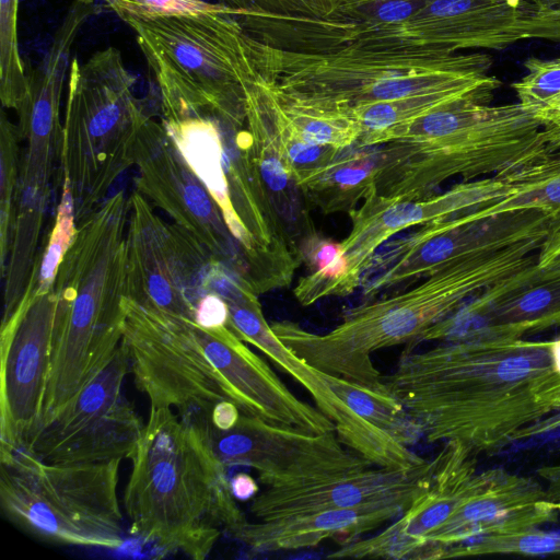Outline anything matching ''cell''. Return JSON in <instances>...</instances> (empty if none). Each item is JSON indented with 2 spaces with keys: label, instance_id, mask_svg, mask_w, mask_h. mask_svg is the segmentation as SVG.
<instances>
[{
  "label": "cell",
  "instance_id": "obj_19",
  "mask_svg": "<svg viewBox=\"0 0 560 560\" xmlns=\"http://www.w3.org/2000/svg\"><path fill=\"white\" fill-rule=\"evenodd\" d=\"M479 479L475 454L458 442H444L433 458L427 491L380 533L340 546L327 557L415 560L428 536L474 493Z\"/></svg>",
  "mask_w": 560,
  "mask_h": 560
},
{
  "label": "cell",
  "instance_id": "obj_4",
  "mask_svg": "<svg viewBox=\"0 0 560 560\" xmlns=\"http://www.w3.org/2000/svg\"><path fill=\"white\" fill-rule=\"evenodd\" d=\"M128 215L129 197L118 190L75 222L54 282L51 363L39 424L100 373L121 343Z\"/></svg>",
  "mask_w": 560,
  "mask_h": 560
},
{
  "label": "cell",
  "instance_id": "obj_46",
  "mask_svg": "<svg viewBox=\"0 0 560 560\" xmlns=\"http://www.w3.org/2000/svg\"><path fill=\"white\" fill-rule=\"evenodd\" d=\"M549 351L555 371L560 375V338L549 341Z\"/></svg>",
  "mask_w": 560,
  "mask_h": 560
},
{
  "label": "cell",
  "instance_id": "obj_40",
  "mask_svg": "<svg viewBox=\"0 0 560 560\" xmlns=\"http://www.w3.org/2000/svg\"><path fill=\"white\" fill-rule=\"evenodd\" d=\"M536 266L542 282H560V208L552 212Z\"/></svg>",
  "mask_w": 560,
  "mask_h": 560
},
{
  "label": "cell",
  "instance_id": "obj_15",
  "mask_svg": "<svg viewBox=\"0 0 560 560\" xmlns=\"http://www.w3.org/2000/svg\"><path fill=\"white\" fill-rule=\"evenodd\" d=\"M553 211L526 209L463 222L452 217L423 224L415 233L386 243L363 283V294L427 277L462 257L489 254L545 237Z\"/></svg>",
  "mask_w": 560,
  "mask_h": 560
},
{
  "label": "cell",
  "instance_id": "obj_42",
  "mask_svg": "<svg viewBox=\"0 0 560 560\" xmlns=\"http://www.w3.org/2000/svg\"><path fill=\"white\" fill-rule=\"evenodd\" d=\"M536 398L551 411L560 409V375L556 371L547 375L538 385Z\"/></svg>",
  "mask_w": 560,
  "mask_h": 560
},
{
  "label": "cell",
  "instance_id": "obj_1",
  "mask_svg": "<svg viewBox=\"0 0 560 560\" xmlns=\"http://www.w3.org/2000/svg\"><path fill=\"white\" fill-rule=\"evenodd\" d=\"M552 372L549 341L483 330L425 351L407 347L384 382L429 443L477 454L533 435L551 411L536 389Z\"/></svg>",
  "mask_w": 560,
  "mask_h": 560
},
{
  "label": "cell",
  "instance_id": "obj_7",
  "mask_svg": "<svg viewBox=\"0 0 560 560\" xmlns=\"http://www.w3.org/2000/svg\"><path fill=\"white\" fill-rule=\"evenodd\" d=\"M492 59L481 52H441L343 45L296 52L262 43V74L284 90L330 106L353 108L413 94L471 89L495 93Z\"/></svg>",
  "mask_w": 560,
  "mask_h": 560
},
{
  "label": "cell",
  "instance_id": "obj_8",
  "mask_svg": "<svg viewBox=\"0 0 560 560\" xmlns=\"http://www.w3.org/2000/svg\"><path fill=\"white\" fill-rule=\"evenodd\" d=\"M136 77L109 46L70 66L58 179L72 195L75 222L98 206L135 165L150 117L135 94Z\"/></svg>",
  "mask_w": 560,
  "mask_h": 560
},
{
  "label": "cell",
  "instance_id": "obj_31",
  "mask_svg": "<svg viewBox=\"0 0 560 560\" xmlns=\"http://www.w3.org/2000/svg\"><path fill=\"white\" fill-rule=\"evenodd\" d=\"M298 254L308 269L293 289L301 305L308 306L327 296L348 295L349 261L341 243L314 231L299 242Z\"/></svg>",
  "mask_w": 560,
  "mask_h": 560
},
{
  "label": "cell",
  "instance_id": "obj_25",
  "mask_svg": "<svg viewBox=\"0 0 560 560\" xmlns=\"http://www.w3.org/2000/svg\"><path fill=\"white\" fill-rule=\"evenodd\" d=\"M422 493L393 497L357 508L324 510L268 521L247 520L230 536L255 552L316 547L328 539L343 546L393 522Z\"/></svg>",
  "mask_w": 560,
  "mask_h": 560
},
{
  "label": "cell",
  "instance_id": "obj_47",
  "mask_svg": "<svg viewBox=\"0 0 560 560\" xmlns=\"http://www.w3.org/2000/svg\"><path fill=\"white\" fill-rule=\"evenodd\" d=\"M545 132L551 150L560 152V130H545Z\"/></svg>",
  "mask_w": 560,
  "mask_h": 560
},
{
  "label": "cell",
  "instance_id": "obj_33",
  "mask_svg": "<svg viewBox=\"0 0 560 560\" xmlns=\"http://www.w3.org/2000/svg\"><path fill=\"white\" fill-rule=\"evenodd\" d=\"M19 0H0V97L4 107L19 110L28 90V72L18 45Z\"/></svg>",
  "mask_w": 560,
  "mask_h": 560
},
{
  "label": "cell",
  "instance_id": "obj_20",
  "mask_svg": "<svg viewBox=\"0 0 560 560\" xmlns=\"http://www.w3.org/2000/svg\"><path fill=\"white\" fill-rule=\"evenodd\" d=\"M558 511L560 502L530 478L500 469L480 472L474 493L428 536L415 560L441 559L446 549L476 537L533 530Z\"/></svg>",
  "mask_w": 560,
  "mask_h": 560
},
{
  "label": "cell",
  "instance_id": "obj_12",
  "mask_svg": "<svg viewBox=\"0 0 560 560\" xmlns=\"http://www.w3.org/2000/svg\"><path fill=\"white\" fill-rule=\"evenodd\" d=\"M129 372L121 341L108 364L36 428L23 450L50 464L131 459L144 423L124 392Z\"/></svg>",
  "mask_w": 560,
  "mask_h": 560
},
{
  "label": "cell",
  "instance_id": "obj_16",
  "mask_svg": "<svg viewBox=\"0 0 560 560\" xmlns=\"http://www.w3.org/2000/svg\"><path fill=\"white\" fill-rule=\"evenodd\" d=\"M57 306L54 288L38 292L33 282L0 338V454L23 450L40 422L50 363Z\"/></svg>",
  "mask_w": 560,
  "mask_h": 560
},
{
  "label": "cell",
  "instance_id": "obj_2",
  "mask_svg": "<svg viewBox=\"0 0 560 560\" xmlns=\"http://www.w3.org/2000/svg\"><path fill=\"white\" fill-rule=\"evenodd\" d=\"M124 492L129 532L166 553L207 558L222 530L247 521L226 467L201 428L170 408H150Z\"/></svg>",
  "mask_w": 560,
  "mask_h": 560
},
{
  "label": "cell",
  "instance_id": "obj_22",
  "mask_svg": "<svg viewBox=\"0 0 560 560\" xmlns=\"http://www.w3.org/2000/svg\"><path fill=\"white\" fill-rule=\"evenodd\" d=\"M126 282L127 296L132 301L195 320L188 269L174 224L163 221L138 190L129 196Z\"/></svg>",
  "mask_w": 560,
  "mask_h": 560
},
{
  "label": "cell",
  "instance_id": "obj_26",
  "mask_svg": "<svg viewBox=\"0 0 560 560\" xmlns=\"http://www.w3.org/2000/svg\"><path fill=\"white\" fill-rule=\"evenodd\" d=\"M245 112L246 128L253 138L252 156L259 178L293 252L298 254L299 242L316 230L287 160L264 74L246 89Z\"/></svg>",
  "mask_w": 560,
  "mask_h": 560
},
{
  "label": "cell",
  "instance_id": "obj_30",
  "mask_svg": "<svg viewBox=\"0 0 560 560\" xmlns=\"http://www.w3.org/2000/svg\"><path fill=\"white\" fill-rule=\"evenodd\" d=\"M512 191L481 208L457 214L463 222L526 209L555 211L560 208V152L509 174Z\"/></svg>",
  "mask_w": 560,
  "mask_h": 560
},
{
  "label": "cell",
  "instance_id": "obj_21",
  "mask_svg": "<svg viewBox=\"0 0 560 560\" xmlns=\"http://www.w3.org/2000/svg\"><path fill=\"white\" fill-rule=\"evenodd\" d=\"M191 327L243 413L308 432H336L332 421L298 398L230 327L206 328L194 322Z\"/></svg>",
  "mask_w": 560,
  "mask_h": 560
},
{
  "label": "cell",
  "instance_id": "obj_5",
  "mask_svg": "<svg viewBox=\"0 0 560 560\" xmlns=\"http://www.w3.org/2000/svg\"><path fill=\"white\" fill-rule=\"evenodd\" d=\"M378 145L373 192L390 200L428 198L453 177L508 175L555 153L541 122L518 102H454L385 132Z\"/></svg>",
  "mask_w": 560,
  "mask_h": 560
},
{
  "label": "cell",
  "instance_id": "obj_18",
  "mask_svg": "<svg viewBox=\"0 0 560 560\" xmlns=\"http://www.w3.org/2000/svg\"><path fill=\"white\" fill-rule=\"evenodd\" d=\"M511 191L509 174L463 182L441 195L418 200H390L372 190L349 213L351 229L341 242L349 261L348 295L361 285L375 253L398 232L476 210Z\"/></svg>",
  "mask_w": 560,
  "mask_h": 560
},
{
  "label": "cell",
  "instance_id": "obj_49",
  "mask_svg": "<svg viewBox=\"0 0 560 560\" xmlns=\"http://www.w3.org/2000/svg\"><path fill=\"white\" fill-rule=\"evenodd\" d=\"M532 1H534V2H535V3H537V4H539L540 7H544V5L541 4V0H532ZM544 8H546V7H544ZM548 9H549V8H548Z\"/></svg>",
  "mask_w": 560,
  "mask_h": 560
},
{
  "label": "cell",
  "instance_id": "obj_23",
  "mask_svg": "<svg viewBox=\"0 0 560 560\" xmlns=\"http://www.w3.org/2000/svg\"><path fill=\"white\" fill-rule=\"evenodd\" d=\"M183 156L221 210L232 235L252 259L258 277L259 294L288 285L300 264L292 252L261 246L238 217L221 162L219 119L210 113L162 119Z\"/></svg>",
  "mask_w": 560,
  "mask_h": 560
},
{
  "label": "cell",
  "instance_id": "obj_39",
  "mask_svg": "<svg viewBox=\"0 0 560 560\" xmlns=\"http://www.w3.org/2000/svg\"><path fill=\"white\" fill-rule=\"evenodd\" d=\"M237 14L325 16L335 10L330 0H220Z\"/></svg>",
  "mask_w": 560,
  "mask_h": 560
},
{
  "label": "cell",
  "instance_id": "obj_38",
  "mask_svg": "<svg viewBox=\"0 0 560 560\" xmlns=\"http://www.w3.org/2000/svg\"><path fill=\"white\" fill-rule=\"evenodd\" d=\"M527 72L512 84L518 103L535 114L550 98L560 93V57L553 59L528 58Z\"/></svg>",
  "mask_w": 560,
  "mask_h": 560
},
{
  "label": "cell",
  "instance_id": "obj_35",
  "mask_svg": "<svg viewBox=\"0 0 560 560\" xmlns=\"http://www.w3.org/2000/svg\"><path fill=\"white\" fill-rule=\"evenodd\" d=\"M74 233L75 217L72 195L69 187L61 184V194L54 223L44 236L42 248L38 250L30 278L38 292H46L54 288L58 267L73 240Z\"/></svg>",
  "mask_w": 560,
  "mask_h": 560
},
{
  "label": "cell",
  "instance_id": "obj_29",
  "mask_svg": "<svg viewBox=\"0 0 560 560\" xmlns=\"http://www.w3.org/2000/svg\"><path fill=\"white\" fill-rule=\"evenodd\" d=\"M493 95L471 89H446L353 107L352 114L361 127V136L355 145L376 147L377 140L385 132L445 105L465 100L490 104Z\"/></svg>",
  "mask_w": 560,
  "mask_h": 560
},
{
  "label": "cell",
  "instance_id": "obj_48",
  "mask_svg": "<svg viewBox=\"0 0 560 560\" xmlns=\"http://www.w3.org/2000/svg\"><path fill=\"white\" fill-rule=\"evenodd\" d=\"M541 4L550 9L560 10V0H541Z\"/></svg>",
  "mask_w": 560,
  "mask_h": 560
},
{
  "label": "cell",
  "instance_id": "obj_34",
  "mask_svg": "<svg viewBox=\"0 0 560 560\" xmlns=\"http://www.w3.org/2000/svg\"><path fill=\"white\" fill-rule=\"evenodd\" d=\"M21 135L18 126L12 124L1 113L0 119V260L1 276L5 271L7 256L9 255L14 208L20 178V141Z\"/></svg>",
  "mask_w": 560,
  "mask_h": 560
},
{
  "label": "cell",
  "instance_id": "obj_32",
  "mask_svg": "<svg viewBox=\"0 0 560 560\" xmlns=\"http://www.w3.org/2000/svg\"><path fill=\"white\" fill-rule=\"evenodd\" d=\"M331 389L360 417L409 446L421 433L405 408L389 393H381L324 373Z\"/></svg>",
  "mask_w": 560,
  "mask_h": 560
},
{
  "label": "cell",
  "instance_id": "obj_10",
  "mask_svg": "<svg viewBox=\"0 0 560 560\" xmlns=\"http://www.w3.org/2000/svg\"><path fill=\"white\" fill-rule=\"evenodd\" d=\"M125 307L121 341L129 354L135 383L151 407L173 409L180 418L194 422L210 419L213 407L230 398L192 330L191 320L128 296Z\"/></svg>",
  "mask_w": 560,
  "mask_h": 560
},
{
  "label": "cell",
  "instance_id": "obj_17",
  "mask_svg": "<svg viewBox=\"0 0 560 560\" xmlns=\"http://www.w3.org/2000/svg\"><path fill=\"white\" fill-rule=\"evenodd\" d=\"M230 328L291 375L312 396L336 428L338 439L373 466L411 469L427 459L412 452L384 430L353 411L328 385L322 371L290 350L265 319L260 304H232Z\"/></svg>",
  "mask_w": 560,
  "mask_h": 560
},
{
  "label": "cell",
  "instance_id": "obj_6",
  "mask_svg": "<svg viewBox=\"0 0 560 560\" xmlns=\"http://www.w3.org/2000/svg\"><path fill=\"white\" fill-rule=\"evenodd\" d=\"M161 94L163 118L210 113L246 125V89L261 70L262 43L233 13L127 18Z\"/></svg>",
  "mask_w": 560,
  "mask_h": 560
},
{
  "label": "cell",
  "instance_id": "obj_45",
  "mask_svg": "<svg viewBox=\"0 0 560 560\" xmlns=\"http://www.w3.org/2000/svg\"><path fill=\"white\" fill-rule=\"evenodd\" d=\"M560 326V305L542 316L526 323V334L538 332L551 327Z\"/></svg>",
  "mask_w": 560,
  "mask_h": 560
},
{
  "label": "cell",
  "instance_id": "obj_27",
  "mask_svg": "<svg viewBox=\"0 0 560 560\" xmlns=\"http://www.w3.org/2000/svg\"><path fill=\"white\" fill-rule=\"evenodd\" d=\"M380 159V145H352L323 165L296 172L294 180L323 213L349 214L373 190Z\"/></svg>",
  "mask_w": 560,
  "mask_h": 560
},
{
  "label": "cell",
  "instance_id": "obj_43",
  "mask_svg": "<svg viewBox=\"0 0 560 560\" xmlns=\"http://www.w3.org/2000/svg\"><path fill=\"white\" fill-rule=\"evenodd\" d=\"M233 497L238 501L253 500L259 492L258 482L246 472H237L230 479Z\"/></svg>",
  "mask_w": 560,
  "mask_h": 560
},
{
  "label": "cell",
  "instance_id": "obj_14",
  "mask_svg": "<svg viewBox=\"0 0 560 560\" xmlns=\"http://www.w3.org/2000/svg\"><path fill=\"white\" fill-rule=\"evenodd\" d=\"M197 424L226 468L250 467L266 488L303 485L373 466L336 432H308L243 412L230 430L215 429L210 420Z\"/></svg>",
  "mask_w": 560,
  "mask_h": 560
},
{
  "label": "cell",
  "instance_id": "obj_37",
  "mask_svg": "<svg viewBox=\"0 0 560 560\" xmlns=\"http://www.w3.org/2000/svg\"><path fill=\"white\" fill-rule=\"evenodd\" d=\"M98 8L115 12L121 20L127 18L151 19L156 16L196 15L203 13H233L236 11L222 4L203 0H84Z\"/></svg>",
  "mask_w": 560,
  "mask_h": 560
},
{
  "label": "cell",
  "instance_id": "obj_36",
  "mask_svg": "<svg viewBox=\"0 0 560 560\" xmlns=\"http://www.w3.org/2000/svg\"><path fill=\"white\" fill-rule=\"evenodd\" d=\"M487 553H560V535L529 530L518 534L480 536L446 549L442 559Z\"/></svg>",
  "mask_w": 560,
  "mask_h": 560
},
{
  "label": "cell",
  "instance_id": "obj_28",
  "mask_svg": "<svg viewBox=\"0 0 560 560\" xmlns=\"http://www.w3.org/2000/svg\"><path fill=\"white\" fill-rule=\"evenodd\" d=\"M266 78L278 116L300 139L337 149L357 144L361 127L351 108L306 100L284 90L275 79Z\"/></svg>",
  "mask_w": 560,
  "mask_h": 560
},
{
  "label": "cell",
  "instance_id": "obj_13",
  "mask_svg": "<svg viewBox=\"0 0 560 560\" xmlns=\"http://www.w3.org/2000/svg\"><path fill=\"white\" fill-rule=\"evenodd\" d=\"M136 190L191 234L259 294L254 264L230 232L220 208L179 151L170 131L152 118L137 145Z\"/></svg>",
  "mask_w": 560,
  "mask_h": 560
},
{
  "label": "cell",
  "instance_id": "obj_24",
  "mask_svg": "<svg viewBox=\"0 0 560 560\" xmlns=\"http://www.w3.org/2000/svg\"><path fill=\"white\" fill-rule=\"evenodd\" d=\"M432 475L433 460L411 469L372 466L303 485L266 488L252 500L249 512L257 521H268L357 508L393 497L422 493L431 486Z\"/></svg>",
  "mask_w": 560,
  "mask_h": 560
},
{
  "label": "cell",
  "instance_id": "obj_3",
  "mask_svg": "<svg viewBox=\"0 0 560 560\" xmlns=\"http://www.w3.org/2000/svg\"><path fill=\"white\" fill-rule=\"evenodd\" d=\"M544 237L501 250L455 259L404 292L365 302L345 312L326 334L281 320L270 326L276 336L315 369L366 388L388 393L372 361L378 350L412 347L430 327L456 312L475 293L536 262Z\"/></svg>",
  "mask_w": 560,
  "mask_h": 560
},
{
  "label": "cell",
  "instance_id": "obj_11",
  "mask_svg": "<svg viewBox=\"0 0 560 560\" xmlns=\"http://www.w3.org/2000/svg\"><path fill=\"white\" fill-rule=\"evenodd\" d=\"M526 39L560 44V10L532 0H427L407 22L372 31L352 44L454 54L498 50Z\"/></svg>",
  "mask_w": 560,
  "mask_h": 560
},
{
  "label": "cell",
  "instance_id": "obj_44",
  "mask_svg": "<svg viewBox=\"0 0 560 560\" xmlns=\"http://www.w3.org/2000/svg\"><path fill=\"white\" fill-rule=\"evenodd\" d=\"M534 115L545 130H560V93L550 98Z\"/></svg>",
  "mask_w": 560,
  "mask_h": 560
},
{
  "label": "cell",
  "instance_id": "obj_41",
  "mask_svg": "<svg viewBox=\"0 0 560 560\" xmlns=\"http://www.w3.org/2000/svg\"><path fill=\"white\" fill-rule=\"evenodd\" d=\"M242 411L240 407L230 399L219 401L212 409L210 423L219 430H230L238 421Z\"/></svg>",
  "mask_w": 560,
  "mask_h": 560
},
{
  "label": "cell",
  "instance_id": "obj_9",
  "mask_svg": "<svg viewBox=\"0 0 560 560\" xmlns=\"http://www.w3.org/2000/svg\"><path fill=\"white\" fill-rule=\"evenodd\" d=\"M120 463L50 464L25 450L0 454L1 510L40 539L117 549L124 542Z\"/></svg>",
  "mask_w": 560,
  "mask_h": 560
}]
</instances>
